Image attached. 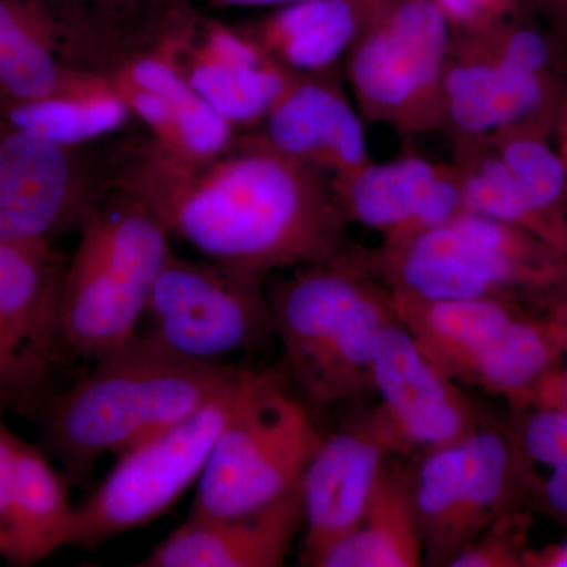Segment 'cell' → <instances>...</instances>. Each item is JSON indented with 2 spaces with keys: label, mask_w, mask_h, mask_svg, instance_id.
I'll return each instance as SVG.
<instances>
[{
  "label": "cell",
  "mask_w": 567,
  "mask_h": 567,
  "mask_svg": "<svg viewBox=\"0 0 567 567\" xmlns=\"http://www.w3.org/2000/svg\"><path fill=\"white\" fill-rule=\"evenodd\" d=\"M112 185L142 200L204 259L268 276L347 251L331 177L238 134L204 163L159 151L148 134L111 144Z\"/></svg>",
  "instance_id": "1"
},
{
  "label": "cell",
  "mask_w": 567,
  "mask_h": 567,
  "mask_svg": "<svg viewBox=\"0 0 567 567\" xmlns=\"http://www.w3.org/2000/svg\"><path fill=\"white\" fill-rule=\"evenodd\" d=\"M244 371L186 360L137 333L96 358L73 386L50 391L29 416L39 424L48 456L70 484L82 486L100 458L122 456L194 415Z\"/></svg>",
  "instance_id": "2"
},
{
  "label": "cell",
  "mask_w": 567,
  "mask_h": 567,
  "mask_svg": "<svg viewBox=\"0 0 567 567\" xmlns=\"http://www.w3.org/2000/svg\"><path fill=\"white\" fill-rule=\"evenodd\" d=\"M354 259L388 289L423 298H486L537 315L567 303V256L536 237L464 212L435 229Z\"/></svg>",
  "instance_id": "3"
},
{
  "label": "cell",
  "mask_w": 567,
  "mask_h": 567,
  "mask_svg": "<svg viewBox=\"0 0 567 567\" xmlns=\"http://www.w3.org/2000/svg\"><path fill=\"white\" fill-rule=\"evenodd\" d=\"M78 234L59 293V350L93 363L140 333L153 284L173 256V235L114 185Z\"/></svg>",
  "instance_id": "4"
},
{
  "label": "cell",
  "mask_w": 567,
  "mask_h": 567,
  "mask_svg": "<svg viewBox=\"0 0 567 567\" xmlns=\"http://www.w3.org/2000/svg\"><path fill=\"white\" fill-rule=\"evenodd\" d=\"M322 436L286 377L256 369L213 446L188 516H238L270 505L300 484Z\"/></svg>",
  "instance_id": "5"
},
{
  "label": "cell",
  "mask_w": 567,
  "mask_h": 567,
  "mask_svg": "<svg viewBox=\"0 0 567 567\" xmlns=\"http://www.w3.org/2000/svg\"><path fill=\"white\" fill-rule=\"evenodd\" d=\"M254 372L245 368L233 385L194 415L115 457L110 475L76 506L70 547L93 550L166 514L199 481Z\"/></svg>",
  "instance_id": "6"
},
{
  "label": "cell",
  "mask_w": 567,
  "mask_h": 567,
  "mask_svg": "<svg viewBox=\"0 0 567 567\" xmlns=\"http://www.w3.org/2000/svg\"><path fill=\"white\" fill-rule=\"evenodd\" d=\"M451 41L432 0H390L342 65L361 117L404 136L439 132Z\"/></svg>",
  "instance_id": "7"
},
{
  "label": "cell",
  "mask_w": 567,
  "mask_h": 567,
  "mask_svg": "<svg viewBox=\"0 0 567 567\" xmlns=\"http://www.w3.org/2000/svg\"><path fill=\"white\" fill-rule=\"evenodd\" d=\"M265 279L173 254L153 284L140 333L197 363H226L227 357L254 352L276 336Z\"/></svg>",
  "instance_id": "8"
},
{
  "label": "cell",
  "mask_w": 567,
  "mask_h": 567,
  "mask_svg": "<svg viewBox=\"0 0 567 567\" xmlns=\"http://www.w3.org/2000/svg\"><path fill=\"white\" fill-rule=\"evenodd\" d=\"M111 186L110 144H55L0 117V244L80 233Z\"/></svg>",
  "instance_id": "9"
},
{
  "label": "cell",
  "mask_w": 567,
  "mask_h": 567,
  "mask_svg": "<svg viewBox=\"0 0 567 567\" xmlns=\"http://www.w3.org/2000/svg\"><path fill=\"white\" fill-rule=\"evenodd\" d=\"M66 260L52 241L0 244V406L32 412L50 393Z\"/></svg>",
  "instance_id": "10"
},
{
  "label": "cell",
  "mask_w": 567,
  "mask_h": 567,
  "mask_svg": "<svg viewBox=\"0 0 567 567\" xmlns=\"http://www.w3.org/2000/svg\"><path fill=\"white\" fill-rule=\"evenodd\" d=\"M566 100V82L507 65L473 37L453 35L439 132L453 148L511 130L554 136Z\"/></svg>",
  "instance_id": "11"
},
{
  "label": "cell",
  "mask_w": 567,
  "mask_h": 567,
  "mask_svg": "<svg viewBox=\"0 0 567 567\" xmlns=\"http://www.w3.org/2000/svg\"><path fill=\"white\" fill-rule=\"evenodd\" d=\"M372 379L380 398L372 415L391 454L427 453L461 442L480 427L472 402L395 316L377 341Z\"/></svg>",
  "instance_id": "12"
},
{
  "label": "cell",
  "mask_w": 567,
  "mask_h": 567,
  "mask_svg": "<svg viewBox=\"0 0 567 567\" xmlns=\"http://www.w3.org/2000/svg\"><path fill=\"white\" fill-rule=\"evenodd\" d=\"M158 50L205 103L245 132L264 121L298 76L237 25L208 20L197 11L178 22Z\"/></svg>",
  "instance_id": "13"
},
{
  "label": "cell",
  "mask_w": 567,
  "mask_h": 567,
  "mask_svg": "<svg viewBox=\"0 0 567 567\" xmlns=\"http://www.w3.org/2000/svg\"><path fill=\"white\" fill-rule=\"evenodd\" d=\"M331 183L347 221L382 235V244L404 241L464 213L453 163L420 155L382 163L371 159Z\"/></svg>",
  "instance_id": "14"
},
{
  "label": "cell",
  "mask_w": 567,
  "mask_h": 567,
  "mask_svg": "<svg viewBox=\"0 0 567 567\" xmlns=\"http://www.w3.org/2000/svg\"><path fill=\"white\" fill-rule=\"evenodd\" d=\"M390 456V445L372 412L322 436L301 476V566H319L323 555L357 527Z\"/></svg>",
  "instance_id": "15"
},
{
  "label": "cell",
  "mask_w": 567,
  "mask_h": 567,
  "mask_svg": "<svg viewBox=\"0 0 567 567\" xmlns=\"http://www.w3.org/2000/svg\"><path fill=\"white\" fill-rule=\"evenodd\" d=\"M341 80V71L298 74L274 110L245 136L331 178L360 169L372 159L364 118Z\"/></svg>",
  "instance_id": "16"
},
{
  "label": "cell",
  "mask_w": 567,
  "mask_h": 567,
  "mask_svg": "<svg viewBox=\"0 0 567 567\" xmlns=\"http://www.w3.org/2000/svg\"><path fill=\"white\" fill-rule=\"evenodd\" d=\"M159 151L204 163L234 148L238 130L204 102L158 48L107 78Z\"/></svg>",
  "instance_id": "17"
},
{
  "label": "cell",
  "mask_w": 567,
  "mask_h": 567,
  "mask_svg": "<svg viewBox=\"0 0 567 567\" xmlns=\"http://www.w3.org/2000/svg\"><path fill=\"white\" fill-rule=\"evenodd\" d=\"M301 481L270 505L226 517H192L152 548L141 567H279L303 529Z\"/></svg>",
  "instance_id": "18"
},
{
  "label": "cell",
  "mask_w": 567,
  "mask_h": 567,
  "mask_svg": "<svg viewBox=\"0 0 567 567\" xmlns=\"http://www.w3.org/2000/svg\"><path fill=\"white\" fill-rule=\"evenodd\" d=\"M111 92L106 78L63 61L54 0H0V103Z\"/></svg>",
  "instance_id": "19"
},
{
  "label": "cell",
  "mask_w": 567,
  "mask_h": 567,
  "mask_svg": "<svg viewBox=\"0 0 567 567\" xmlns=\"http://www.w3.org/2000/svg\"><path fill=\"white\" fill-rule=\"evenodd\" d=\"M390 0H305L237 25L295 74L341 71L349 51Z\"/></svg>",
  "instance_id": "20"
},
{
  "label": "cell",
  "mask_w": 567,
  "mask_h": 567,
  "mask_svg": "<svg viewBox=\"0 0 567 567\" xmlns=\"http://www.w3.org/2000/svg\"><path fill=\"white\" fill-rule=\"evenodd\" d=\"M561 323L555 317L522 312L476 354L462 382L502 395L513 409L554 404L561 388Z\"/></svg>",
  "instance_id": "21"
},
{
  "label": "cell",
  "mask_w": 567,
  "mask_h": 567,
  "mask_svg": "<svg viewBox=\"0 0 567 567\" xmlns=\"http://www.w3.org/2000/svg\"><path fill=\"white\" fill-rule=\"evenodd\" d=\"M54 6L63 61L104 78L158 48L175 24L158 17L152 0H54Z\"/></svg>",
  "instance_id": "22"
},
{
  "label": "cell",
  "mask_w": 567,
  "mask_h": 567,
  "mask_svg": "<svg viewBox=\"0 0 567 567\" xmlns=\"http://www.w3.org/2000/svg\"><path fill=\"white\" fill-rule=\"evenodd\" d=\"M394 316L391 290L374 278L342 317L303 379L293 386L295 393L317 409L375 393L372 369L377 341Z\"/></svg>",
  "instance_id": "23"
},
{
  "label": "cell",
  "mask_w": 567,
  "mask_h": 567,
  "mask_svg": "<svg viewBox=\"0 0 567 567\" xmlns=\"http://www.w3.org/2000/svg\"><path fill=\"white\" fill-rule=\"evenodd\" d=\"M391 290V289H390ZM395 317L432 363L462 382L476 354L511 320L529 309L486 298H423L391 290ZM533 312V311H532Z\"/></svg>",
  "instance_id": "24"
},
{
  "label": "cell",
  "mask_w": 567,
  "mask_h": 567,
  "mask_svg": "<svg viewBox=\"0 0 567 567\" xmlns=\"http://www.w3.org/2000/svg\"><path fill=\"white\" fill-rule=\"evenodd\" d=\"M424 554L410 473L386 461L357 527L317 567H417Z\"/></svg>",
  "instance_id": "25"
},
{
  "label": "cell",
  "mask_w": 567,
  "mask_h": 567,
  "mask_svg": "<svg viewBox=\"0 0 567 567\" xmlns=\"http://www.w3.org/2000/svg\"><path fill=\"white\" fill-rule=\"evenodd\" d=\"M69 484V477L55 468L43 447L22 440L2 561L33 566L70 547L76 506L71 505Z\"/></svg>",
  "instance_id": "26"
},
{
  "label": "cell",
  "mask_w": 567,
  "mask_h": 567,
  "mask_svg": "<svg viewBox=\"0 0 567 567\" xmlns=\"http://www.w3.org/2000/svg\"><path fill=\"white\" fill-rule=\"evenodd\" d=\"M0 117L41 140L85 145L126 130L133 112L117 92L40 102L0 103Z\"/></svg>",
  "instance_id": "27"
},
{
  "label": "cell",
  "mask_w": 567,
  "mask_h": 567,
  "mask_svg": "<svg viewBox=\"0 0 567 567\" xmlns=\"http://www.w3.org/2000/svg\"><path fill=\"white\" fill-rule=\"evenodd\" d=\"M557 235L567 256V164L551 134L511 130L486 140Z\"/></svg>",
  "instance_id": "28"
},
{
  "label": "cell",
  "mask_w": 567,
  "mask_h": 567,
  "mask_svg": "<svg viewBox=\"0 0 567 567\" xmlns=\"http://www.w3.org/2000/svg\"><path fill=\"white\" fill-rule=\"evenodd\" d=\"M464 440L423 453L420 464L410 472L424 550L434 566H447L451 558V532L466 476Z\"/></svg>",
  "instance_id": "29"
},
{
  "label": "cell",
  "mask_w": 567,
  "mask_h": 567,
  "mask_svg": "<svg viewBox=\"0 0 567 567\" xmlns=\"http://www.w3.org/2000/svg\"><path fill=\"white\" fill-rule=\"evenodd\" d=\"M532 517L524 509H513L496 518L472 543L451 559V567H522L528 550Z\"/></svg>",
  "instance_id": "30"
},
{
  "label": "cell",
  "mask_w": 567,
  "mask_h": 567,
  "mask_svg": "<svg viewBox=\"0 0 567 567\" xmlns=\"http://www.w3.org/2000/svg\"><path fill=\"white\" fill-rule=\"evenodd\" d=\"M432 2L445 18L453 35H472L514 18L532 17L524 0H432Z\"/></svg>",
  "instance_id": "31"
},
{
  "label": "cell",
  "mask_w": 567,
  "mask_h": 567,
  "mask_svg": "<svg viewBox=\"0 0 567 567\" xmlns=\"http://www.w3.org/2000/svg\"><path fill=\"white\" fill-rule=\"evenodd\" d=\"M9 410L0 406V559L9 539L11 506L17 487L18 456L22 440L6 423Z\"/></svg>",
  "instance_id": "32"
},
{
  "label": "cell",
  "mask_w": 567,
  "mask_h": 567,
  "mask_svg": "<svg viewBox=\"0 0 567 567\" xmlns=\"http://www.w3.org/2000/svg\"><path fill=\"white\" fill-rule=\"evenodd\" d=\"M524 505H533L567 524V457L546 468L525 488Z\"/></svg>",
  "instance_id": "33"
},
{
  "label": "cell",
  "mask_w": 567,
  "mask_h": 567,
  "mask_svg": "<svg viewBox=\"0 0 567 567\" xmlns=\"http://www.w3.org/2000/svg\"><path fill=\"white\" fill-rule=\"evenodd\" d=\"M528 13L550 33L567 70V0H524Z\"/></svg>",
  "instance_id": "34"
},
{
  "label": "cell",
  "mask_w": 567,
  "mask_h": 567,
  "mask_svg": "<svg viewBox=\"0 0 567 567\" xmlns=\"http://www.w3.org/2000/svg\"><path fill=\"white\" fill-rule=\"evenodd\" d=\"M522 567H567V540L555 546L532 550L524 555Z\"/></svg>",
  "instance_id": "35"
},
{
  "label": "cell",
  "mask_w": 567,
  "mask_h": 567,
  "mask_svg": "<svg viewBox=\"0 0 567 567\" xmlns=\"http://www.w3.org/2000/svg\"><path fill=\"white\" fill-rule=\"evenodd\" d=\"M305 2V0H208L213 10L257 9V7H282L289 3Z\"/></svg>",
  "instance_id": "36"
},
{
  "label": "cell",
  "mask_w": 567,
  "mask_h": 567,
  "mask_svg": "<svg viewBox=\"0 0 567 567\" xmlns=\"http://www.w3.org/2000/svg\"><path fill=\"white\" fill-rule=\"evenodd\" d=\"M153 9L166 22H175L192 11L189 0H152Z\"/></svg>",
  "instance_id": "37"
},
{
  "label": "cell",
  "mask_w": 567,
  "mask_h": 567,
  "mask_svg": "<svg viewBox=\"0 0 567 567\" xmlns=\"http://www.w3.org/2000/svg\"><path fill=\"white\" fill-rule=\"evenodd\" d=\"M551 140H554L555 147L558 148L559 155L565 158L567 164V100L565 106H563L561 114H559Z\"/></svg>",
  "instance_id": "38"
},
{
  "label": "cell",
  "mask_w": 567,
  "mask_h": 567,
  "mask_svg": "<svg viewBox=\"0 0 567 567\" xmlns=\"http://www.w3.org/2000/svg\"><path fill=\"white\" fill-rule=\"evenodd\" d=\"M559 404L567 409V372L563 374L561 394H559Z\"/></svg>",
  "instance_id": "39"
},
{
  "label": "cell",
  "mask_w": 567,
  "mask_h": 567,
  "mask_svg": "<svg viewBox=\"0 0 567 567\" xmlns=\"http://www.w3.org/2000/svg\"><path fill=\"white\" fill-rule=\"evenodd\" d=\"M550 316L558 317V319L567 320V303L559 306L558 309H555L554 312H550Z\"/></svg>",
  "instance_id": "40"
},
{
  "label": "cell",
  "mask_w": 567,
  "mask_h": 567,
  "mask_svg": "<svg viewBox=\"0 0 567 567\" xmlns=\"http://www.w3.org/2000/svg\"><path fill=\"white\" fill-rule=\"evenodd\" d=\"M548 316H550V315H548ZM551 317H554V316H551ZM555 319H557L558 322L561 323L563 339H565V347H566V353H567V320L558 319V317H555Z\"/></svg>",
  "instance_id": "41"
}]
</instances>
